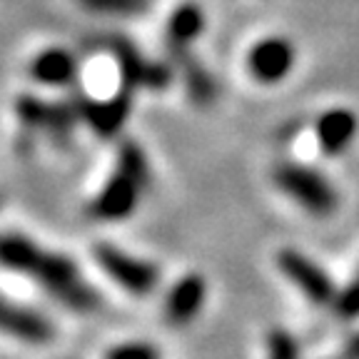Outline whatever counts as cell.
I'll list each match as a JSON object with an SVG mask.
<instances>
[{
	"label": "cell",
	"instance_id": "obj_1",
	"mask_svg": "<svg viewBox=\"0 0 359 359\" xmlns=\"http://www.w3.org/2000/svg\"><path fill=\"white\" fill-rule=\"evenodd\" d=\"M0 267L30 277L55 302L73 312L90 314L102 304L95 287L85 280L73 259L50 252L18 232H0Z\"/></svg>",
	"mask_w": 359,
	"mask_h": 359
},
{
	"label": "cell",
	"instance_id": "obj_2",
	"mask_svg": "<svg viewBox=\"0 0 359 359\" xmlns=\"http://www.w3.org/2000/svg\"><path fill=\"white\" fill-rule=\"evenodd\" d=\"M18 120L30 133H48L55 145L65 147L73 137V128L80 123V110L75 100L65 102H45L35 95H20L15 100Z\"/></svg>",
	"mask_w": 359,
	"mask_h": 359
},
{
	"label": "cell",
	"instance_id": "obj_3",
	"mask_svg": "<svg viewBox=\"0 0 359 359\" xmlns=\"http://www.w3.org/2000/svg\"><path fill=\"white\" fill-rule=\"evenodd\" d=\"M102 48L112 53L118 60L120 75L125 88H147V90H165L172 80L170 67L163 62L147 60L125 35H107L102 38Z\"/></svg>",
	"mask_w": 359,
	"mask_h": 359
},
{
	"label": "cell",
	"instance_id": "obj_4",
	"mask_svg": "<svg viewBox=\"0 0 359 359\" xmlns=\"http://www.w3.org/2000/svg\"><path fill=\"white\" fill-rule=\"evenodd\" d=\"M93 257H95L97 267L130 294H150L160 280L155 264H150L147 259L133 257V255L123 252L112 245H95Z\"/></svg>",
	"mask_w": 359,
	"mask_h": 359
},
{
	"label": "cell",
	"instance_id": "obj_5",
	"mask_svg": "<svg viewBox=\"0 0 359 359\" xmlns=\"http://www.w3.org/2000/svg\"><path fill=\"white\" fill-rule=\"evenodd\" d=\"M275 182L309 212L327 215L337 208V192L332 190V185L322 175H317L309 168L285 163L275 170Z\"/></svg>",
	"mask_w": 359,
	"mask_h": 359
},
{
	"label": "cell",
	"instance_id": "obj_6",
	"mask_svg": "<svg viewBox=\"0 0 359 359\" xmlns=\"http://www.w3.org/2000/svg\"><path fill=\"white\" fill-rule=\"evenodd\" d=\"M75 105L80 110V120L100 137H115L125 125L133 107V88H120V93L110 100H93V97L75 93Z\"/></svg>",
	"mask_w": 359,
	"mask_h": 359
},
{
	"label": "cell",
	"instance_id": "obj_7",
	"mask_svg": "<svg viewBox=\"0 0 359 359\" xmlns=\"http://www.w3.org/2000/svg\"><path fill=\"white\" fill-rule=\"evenodd\" d=\"M0 334H8L25 344H48L55 337V327L45 314L11 302L0 294Z\"/></svg>",
	"mask_w": 359,
	"mask_h": 359
},
{
	"label": "cell",
	"instance_id": "obj_8",
	"mask_svg": "<svg viewBox=\"0 0 359 359\" xmlns=\"http://www.w3.org/2000/svg\"><path fill=\"white\" fill-rule=\"evenodd\" d=\"M142 187L128 177V175L118 172L107 180V185L95 195V200L90 202V215L102 222H120V219L130 217L137 208V197H140Z\"/></svg>",
	"mask_w": 359,
	"mask_h": 359
},
{
	"label": "cell",
	"instance_id": "obj_9",
	"mask_svg": "<svg viewBox=\"0 0 359 359\" xmlns=\"http://www.w3.org/2000/svg\"><path fill=\"white\" fill-rule=\"evenodd\" d=\"M277 264L290 277L292 285H297L314 304H327L334 299V287H332L330 277L304 255L294 252V250H282L277 255Z\"/></svg>",
	"mask_w": 359,
	"mask_h": 359
},
{
	"label": "cell",
	"instance_id": "obj_10",
	"mask_svg": "<svg viewBox=\"0 0 359 359\" xmlns=\"http://www.w3.org/2000/svg\"><path fill=\"white\" fill-rule=\"evenodd\" d=\"M292 62H294V48H292L287 38L259 40L250 50V57H247L250 73L255 75V80H259L264 85L280 83L292 70Z\"/></svg>",
	"mask_w": 359,
	"mask_h": 359
},
{
	"label": "cell",
	"instance_id": "obj_11",
	"mask_svg": "<svg viewBox=\"0 0 359 359\" xmlns=\"http://www.w3.org/2000/svg\"><path fill=\"white\" fill-rule=\"evenodd\" d=\"M205 280L200 275H187L172 285L165 297V320L172 327H185L200 314L205 304Z\"/></svg>",
	"mask_w": 359,
	"mask_h": 359
},
{
	"label": "cell",
	"instance_id": "obj_12",
	"mask_svg": "<svg viewBox=\"0 0 359 359\" xmlns=\"http://www.w3.org/2000/svg\"><path fill=\"white\" fill-rule=\"evenodd\" d=\"M170 60H175V65L182 70V78H185L187 95L195 105L208 107L212 105V100L217 97V85H215L212 75L202 67V62L192 55L190 48H177V50H168Z\"/></svg>",
	"mask_w": 359,
	"mask_h": 359
},
{
	"label": "cell",
	"instance_id": "obj_13",
	"mask_svg": "<svg viewBox=\"0 0 359 359\" xmlns=\"http://www.w3.org/2000/svg\"><path fill=\"white\" fill-rule=\"evenodd\" d=\"M354 135H357V118H354V112L342 110V107L327 110L317 120V142L325 155L344 152L354 140Z\"/></svg>",
	"mask_w": 359,
	"mask_h": 359
},
{
	"label": "cell",
	"instance_id": "obj_14",
	"mask_svg": "<svg viewBox=\"0 0 359 359\" xmlns=\"http://www.w3.org/2000/svg\"><path fill=\"white\" fill-rule=\"evenodd\" d=\"M75 75H78V60L60 48H48V50L38 53L30 62V78L35 83L60 88V85L73 83Z\"/></svg>",
	"mask_w": 359,
	"mask_h": 359
},
{
	"label": "cell",
	"instance_id": "obj_15",
	"mask_svg": "<svg viewBox=\"0 0 359 359\" xmlns=\"http://www.w3.org/2000/svg\"><path fill=\"white\" fill-rule=\"evenodd\" d=\"M205 28V15L197 6L187 3V6H180L177 11L170 15L168 30H165V48L168 50H177V48H190L192 40L202 33Z\"/></svg>",
	"mask_w": 359,
	"mask_h": 359
},
{
	"label": "cell",
	"instance_id": "obj_16",
	"mask_svg": "<svg viewBox=\"0 0 359 359\" xmlns=\"http://www.w3.org/2000/svg\"><path fill=\"white\" fill-rule=\"evenodd\" d=\"M118 172L128 175L133 182L145 190L147 182H150V168H147V160H145V152H142L140 145H135L133 140H125L120 142L118 147Z\"/></svg>",
	"mask_w": 359,
	"mask_h": 359
},
{
	"label": "cell",
	"instance_id": "obj_17",
	"mask_svg": "<svg viewBox=\"0 0 359 359\" xmlns=\"http://www.w3.org/2000/svg\"><path fill=\"white\" fill-rule=\"evenodd\" d=\"M80 6L93 13H110V15H135L147 11V0H80Z\"/></svg>",
	"mask_w": 359,
	"mask_h": 359
},
{
	"label": "cell",
	"instance_id": "obj_18",
	"mask_svg": "<svg viewBox=\"0 0 359 359\" xmlns=\"http://www.w3.org/2000/svg\"><path fill=\"white\" fill-rule=\"evenodd\" d=\"M267 349H269V359H299L297 342H294L285 330L269 332Z\"/></svg>",
	"mask_w": 359,
	"mask_h": 359
},
{
	"label": "cell",
	"instance_id": "obj_19",
	"mask_svg": "<svg viewBox=\"0 0 359 359\" xmlns=\"http://www.w3.org/2000/svg\"><path fill=\"white\" fill-rule=\"evenodd\" d=\"M105 359H160V352L150 342H125L112 347Z\"/></svg>",
	"mask_w": 359,
	"mask_h": 359
},
{
	"label": "cell",
	"instance_id": "obj_20",
	"mask_svg": "<svg viewBox=\"0 0 359 359\" xmlns=\"http://www.w3.org/2000/svg\"><path fill=\"white\" fill-rule=\"evenodd\" d=\"M337 312L342 317H357L359 314V280L354 285H349L347 290L339 294L337 299Z\"/></svg>",
	"mask_w": 359,
	"mask_h": 359
},
{
	"label": "cell",
	"instance_id": "obj_21",
	"mask_svg": "<svg viewBox=\"0 0 359 359\" xmlns=\"http://www.w3.org/2000/svg\"><path fill=\"white\" fill-rule=\"evenodd\" d=\"M347 359H359V334L354 337L347 347Z\"/></svg>",
	"mask_w": 359,
	"mask_h": 359
},
{
	"label": "cell",
	"instance_id": "obj_22",
	"mask_svg": "<svg viewBox=\"0 0 359 359\" xmlns=\"http://www.w3.org/2000/svg\"><path fill=\"white\" fill-rule=\"evenodd\" d=\"M0 202H3V200H0Z\"/></svg>",
	"mask_w": 359,
	"mask_h": 359
}]
</instances>
